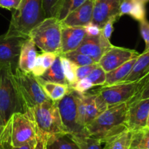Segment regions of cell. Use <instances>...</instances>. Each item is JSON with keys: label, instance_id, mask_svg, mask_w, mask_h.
<instances>
[{"label": "cell", "instance_id": "cell-1", "mask_svg": "<svg viewBox=\"0 0 149 149\" xmlns=\"http://www.w3.org/2000/svg\"><path fill=\"white\" fill-rule=\"evenodd\" d=\"M127 103L108 106L90 124L86 126L88 136L105 143L112 137L128 130L126 124Z\"/></svg>", "mask_w": 149, "mask_h": 149}, {"label": "cell", "instance_id": "cell-2", "mask_svg": "<svg viewBox=\"0 0 149 149\" xmlns=\"http://www.w3.org/2000/svg\"><path fill=\"white\" fill-rule=\"evenodd\" d=\"M35 125L36 131L48 139V146L57 137L67 135L56 102H44L27 111Z\"/></svg>", "mask_w": 149, "mask_h": 149}, {"label": "cell", "instance_id": "cell-3", "mask_svg": "<svg viewBox=\"0 0 149 149\" xmlns=\"http://www.w3.org/2000/svg\"><path fill=\"white\" fill-rule=\"evenodd\" d=\"M46 18L42 0H21L12 13L6 36L29 37L30 31Z\"/></svg>", "mask_w": 149, "mask_h": 149}, {"label": "cell", "instance_id": "cell-4", "mask_svg": "<svg viewBox=\"0 0 149 149\" xmlns=\"http://www.w3.org/2000/svg\"><path fill=\"white\" fill-rule=\"evenodd\" d=\"M15 113H24L10 66L0 67V119L6 125Z\"/></svg>", "mask_w": 149, "mask_h": 149}, {"label": "cell", "instance_id": "cell-5", "mask_svg": "<svg viewBox=\"0 0 149 149\" xmlns=\"http://www.w3.org/2000/svg\"><path fill=\"white\" fill-rule=\"evenodd\" d=\"M29 37L43 53H58L61 46V24L57 18H46L34 27Z\"/></svg>", "mask_w": 149, "mask_h": 149}, {"label": "cell", "instance_id": "cell-6", "mask_svg": "<svg viewBox=\"0 0 149 149\" xmlns=\"http://www.w3.org/2000/svg\"><path fill=\"white\" fill-rule=\"evenodd\" d=\"M14 79L24 113L44 102L51 100L31 72H24L17 67L14 71Z\"/></svg>", "mask_w": 149, "mask_h": 149}, {"label": "cell", "instance_id": "cell-7", "mask_svg": "<svg viewBox=\"0 0 149 149\" xmlns=\"http://www.w3.org/2000/svg\"><path fill=\"white\" fill-rule=\"evenodd\" d=\"M80 93L72 89L59 101L56 102L61 121L67 130V135L86 136V130L81 127L78 119V100Z\"/></svg>", "mask_w": 149, "mask_h": 149}, {"label": "cell", "instance_id": "cell-8", "mask_svg": "<svg viewBox=\"0 0 149 149\" xmlns=\"http://www.w3.org/2000/svg\"><path fill=\"white\" fill-rule=\"evenodd\" d=\"M8 121L12 147H19L36 140L35 125L28 112L15 113Z\"/></svg>", "mask_w": 149, "mask_h": 149}, {"label": "cell", "instance_id": "cell-9", "mask_svg": "<svg viewBox=\"0 0 149 149\" xmlns=\"http://www.w3.org/2000/svg\"><path fill=\"white\" fill-rule=\"evenodd\" d=\"M108 105L98 92L81 94L78 100V119L81 127L86 126L107 110Z\"/></svg>", "mask_w": 149, "mask_h": 149}, {"label": "cell", "instance_id": "cell-10", "mask_svg": "<svg viewBox=\"0 0 149 149\" xmlns=\"http://www.w3.org/2000/svg\"><path fill=\"white\" fill-rule=\"evenodd\" d=\"M28 37L0 35V67L10 66L15 71L18 67L20 53L24 41Z\"/></svg>", "mask_w": 149, "mask_h": 149}, {"label": "cell", "instance_id": "cell-11", "mask_svg": "<svg viewBox=\"0 0 149 149\" xmlns=\"http://www.w3.org/2000/svg\"><path fill=\"white\" fill-rule=\"evenodd\" d=\"M126 124L128 130L137 131L147 127L149 115V97L127 103Z\"/></svg>", "mask_w": 149, "mask_h": 149}, {"label": "cell", "instance_id": "cell-12", "mask_svg": "<svg viewBox=\"0 0 149 149\" xmlns=\"http://www.w3.org/2000/svg\"><path fill=\"white\" fill-rule=\"evenodd\" d=\"M139 55V53L134 50L112 45L104 53L98 64L106 72H108Z\"/></svg>", "mask_w": 149, "mask_h": 149}, {"label": "cell", "instance_id": "cell-13", "mask_svg": "<svg viewBox=\"0 0 149 149\" xmlns=\"http://www.w3.org/2000/svg\"><path fill=\"white\" fill-rule=\"evenodd\" d=\"M110 40L102 34L96 37L87 36L79 47L74 51L91 57L96 63H98L104 53L112 46Z\"/></svg>", "mask_w": 149, "mask_h": 149}, {"label": "cell", "instance_id": "cell-14", "mask_svg": "<svg viewBox=\"0 0 149 149\" xmlns=\"http://www.w3.org/2000/svg\"><path fill=\"white\" fill-rule=\"evenodd\" d=\"M122 0H95L93 10L92 23L102 29L109 19H119V7Z\"/></svg>", "mask_w": 149, "mask_h": 149}, {"label": "cell", "instance_id": "cell-15", "mask_svg": "<svg viewBox=\"0 0 149 149\" xmlns=\"http://www.w3.org/2000/svg\"><path fill=\"white\" fill-rule=\"evenodd\" d=\"M86 32L82 26H61V46L60 54L75 51L81 45Z\"/></svg>", "mask_w": 149, "mask_h": 149}, {"label": "cell", "instance_id": "cell-16", "mask_svg": "<svg viewBox=\"0 0 149 149\" xmlns=\"http://www.w3.org/2000/svg\"><path fill=\"white\" fill-rule=\"evenodd\" d=\"M94 2L95 0H87L81 7L70 13L67 17L61 21V26L84 27L92 22Z\"/></svg>", "mask_w": 149, "mask_h": 149}, {"label": "cell", "instance_id": "cell-17", "mask_svg": "<svg viewBox=\"0 0 149 149\" xmlns=\"http://www.w3.org/2000/svg\"><path fill=\"white\" fill-rule=\"evenodd\" d=\"M36 45L32 40L28 37L23 43L20 53L18 68L24 72H31L35 64L37 57Z\"/></svg>", "mask_w": 149, "mask_h": 149}, {"label": "cell", "instance_id": "cell-18", "mask_svg": "<svg viewBox=\"0 0 149 149\" xmlns=\"http://www.w3.org/2000/svg\"><path fill=\"white\" fill-rule=\"evenodd\" d=\"M40 84L42 90L49 100L53 102H58L64 98L70 91L71 88L69 85L56 84V83L46 81L39 77H36Z\"/></svg>", "mask_w": 149, "mask_h": 149}, {"label": "cell", "instance_id": "cell-19", "mask_svg": "<svg viewBox=\"0 0 149 149\" xmlns=\"http://www.w3.org/2000/svg\"><path fill=\"white\" fill-rule=\"evenodd\" d=\"M137 57L132 58L115 70L106 72V81L104 86H112L124 82L131 72Z\"/></svg>", "mask_w": 149, "mask_h": 149}, {"label": "cell", "instance_id": "cell-20", "mask_svg": "<svg viewBox=\"0 0 149 149\" xmlns=\"http://www.w3.org/2000/svg\"><path fill=\"white\" fill-rule=\"evenodd\" d=\"M149 71V48L145 50L144 52L140 54L136 60L135 64L133 66L131 72L124 82H133L144 75Z\"/></svg>", "mask_w": 149, "mask_h": 149}, {"label": "cell", "instance_id": "cell-21", "mask_svg": "<svg viewBox=\"0 0 149 149\" xmlns=\"http://www.w3.org/2000/svg\"><path fill=\"white\" fill-rule=\"evenodd\" d=\"M39 78H42V79L45 80L46 81H49V82L68 85L65 76H64V72H63L61 58H60V54L56 58L55 61L51 65V67H50L44 72L42 76L39 77Z\"/></svg>", "mask_w": 149, "mask_h": 149}, {"label": "cell", "instance_id": "cell-22", "mask_svg": "<svg viewBox=\"0 0 149 149\" xmlns=\"http://www.w3.org/2000/svg\"><path fill=\"white\" fill-rule=\"evenodd\" d=\"M132 138V131L127 130L107 140L103 149H130Z\"/></svg>", "mask_w": 149, "mask_h": 149}, {"label": "cell", "instance_id": "cell-23", "mask_svg": "<svg viewBox=\"0 0 149 149\" xmlns=\"http://www.w3.org/2000/svg\"><path fill=\"white\" fill-rule=\"evenodd\" d=\"M59 55L58 53H42L37 56L31 73L35 77H41L45 71L51 67L56 58Z\"/></svg>", "mask_w": 149, "mask_h": 149}, {"label": "cell", "instance_id": "cell-24", "mask_svg": "<svg viewBox=\"0 0 149 149\" xmlns=\"http://www.w3.org/2000/svg\"><path fill=\"white\" fill-rule=\"evenodd\" d=\"M130 149H149V127L132 132Z\"/></svg>", "mask_w": 149, "mask_h": 149}, {"label": "cell", "instance_id": "cell-25", "mask_svg": "<svg viewBox=\"0 0 149 149\" xmlns=\"http://www.w3.org/2000/svg\"><path fill=\"white\" fill-rule=\"evenodd\" d=\"M60 58H61V66L67 84L70 86H72L77 82L76 70L78 66L62 54H60Z\"/></svg>", "mask_w": 149, "mask_h": 149}, {"label": "cell", "instance_id": "cell-26", "mask_svg": "<svg viewBox=\"0 0 149 149\" xmlns=\"http://www.w3.org/2000/svg\"><path fill=\"white\" fill-rule=\"evenodd\" d=\"M86 1L87 0H61L58 15L56 17L57 19L61 21L70 13L81 7Z\"/></svg>", "mask_w": 149, "mask_h": 149}, {"label": "cell", "instance_id": "cell-27", "mask_svg": "<svg viewBox=\"0 0 149 149\" xmlns=\"http://www.w3.org/2000/svg\"><path fill=\"white\" fill-rule=\"evenodd\" d=\"M69 137L75 143L80 149H103L100 140L91 136L69 135Z\"/></svg>", "mask_w": 149, "mask_h": 149}, {"label": "cell", "instance_id": "cell-28", "mask_svg": "<svg viewBox=\"0 0 149 149\" xmlns=\"http://www.w3.org/2000/svg\"><path fill=\"white\" fill-rule=\"evenodd\" d=\"M51 149H80L69 135H63L57 137L48 146Z\"/></svg>", "mask_w": 149, "mask_h": 149}, {"label": "cell", "instance_id": "cell-29", "mask_svg": "<svg viewBox=\"0 0 149 149\" xmlns=\"http://www.w3.org/2000/svg\"><path fill=\"white\" fill-rule=\"evenodd\" d=\"M62 55H64L69 60L74 63L78 67L90 65V64H94L96 63L94 60L92 59L91 57L88 56L86 55H84V54H80V53H78L74 51L62 54Z\"/></svg>", "mask_w": 149, "mask_h": 149}, {"label": "cell", "instance_id": "cell-30", "mask_svg": "<svg viewBox=\"0 0 149 149\" xmlns=\"http://www.w3.org/2000/svg\"><path fill=\"white\" fill-rule=\"evenodd\" d=\"M86 78L94 86H102L106 81V72L99 64Z\"/></svg>", "mask_w": 149, "mask_h": 149}, {"label": "cell", "instance_id": "cell-31", "mask_svg": "<svg viewBox=\"0 0 149 149\" xmlns=\"http://www.w3.org/2000/svg\"><path fill=\"white\" fill-rule=\"evenodd\" d=\"M61 0H42V7L46 18L55 17L58 15Z\"/></svg>", "mask_w": 149, "mask_h": 149}, {"label": "cell", "instance_id": "cell-32", "mask_svg": "<svg viewBox=\"0 0 149 149\" xmlns=\"http://www.w3.org/2000/svg\"><path fill=\"white\" fill-rule=\"evenodd\" d=\"M130 15L139 22H141L146 19L145 4L142 3L138 0H136L135 3L130 12Z\"/></svg>", "mask_w": 149, "mask_h": 149}, {"label": "cell", "instance_id": "cell-33", "mask_svg": "<svg viewBox=\"0 0 149 149\" xmlns=\"http://www.w3.org/2000/svg\"><path fill=\"white\" fill-rule=\"evenodd\" d=\"M70 87L72 89L78 91L81 94H84V93L87 92L88 90L92 88L93 87H94V86L91 84V82L88 78H84L80 81H78L74 85Z\"/></svg>", "mask_w": 149, "mask_h": 149}, {"label": "cell", "instance_id": "cell-34", "mask_svg": "<svg viewBox=\"0 0 149 149\" xmlns=\"http://www.w3.org/2000/svg\"><path fill=\"white\" fill-rule=\"evenodd\" d=\"M99 65L98 63H95L94 64H90V65L81 66V67H77L76 70V78L77 81L83 79L84 78H86L88 74Z\"/></svg>", "mask_w": 149, "mask_h": 149}, {"label": "cell", "instance_id": "cell-35", "mask_svg": "<svg viewBox=\"0 0 149 149\" xmlns=\"http://www.w3.org/2000/svg\"><path fill=\"white\" fill-rule=\"evenodd\" d=\"M140 29L142 37L146 43L145 50H147L149 48V22L147 19L140 22Z\"/></svg>", "mask_w": 149, "mask_h": 149}, {"label": "cell", "instance_id": "cell-36", "mask_svg": "<svg viewBox=\"0 0 149 149\" xmlns=\"http://www.w3.org/2000/svg\"><path fill=\"white\" fill-rule=\"evenodd\" d=\"M136 0H122L119 7L118 15L121 18L124 15H130Z\"/></svg>", "mask_w": 149, "mask_h": 149}, {"label": "cell", "instance_id": "cell-37", "mask_svg": "<svg viewBox=\"0 0 149 149\" xmlns=\"http://www.w3.org/2000/svg\"><path fill=\"white\" fill-rule=\"evenodd\" d=\"M117 21H118V19L116 18H110L105 23L104 26L102 29V34L108 40H110V38H111L112 33L113 31L114 23L116 22Z\"/></svg>", "mask_w": 149, "mask_h": 149}, {"label": "cell", "instance_id": "cell-38", "mask_svg": "<svg viewBox=\"0 0 149 149\" xmlns=\"http://www.w3.org/2000/svg\"><path fill=\"white\" fill-rule=\"evenodd\" d=\"M87 36L90 37H96L102 34V29L96 24H93L92 22L89 23L86 26H84Z\"/></svg>", "mask_w": 149, "mask_h": 149}, {"label": "cell", "instance_id": "cell-39", "mask_svg": "<svg viewBox=\"0 0 149 149\" xmlns=\"http://www.w3.org/2000/svg\"><path fill=\"white\" fill-rule=\"evenodd\" d=\"M34 149H48V139L41 133L37 132L36 136V143Z\"/></svg>", "mask_w": 149, "mask_h": 149}, {"label": "cell", "instance_id": "cell-40", "mask_svg": "<svg viewBox=\"0 0 149 149\" xmlns=\"http://www.w3.org/2000/svg\"><path fill=\"white\" fill-rule=\"evenodd\" d=\"M20 2L21 0H0V8L13 10L18 8Z\"/></svg>", "mask_w": 149, "mask_h": 149}, {"label": "cell", "instance_id": "cell-41", "mask_svg": "<svg viewBox=\"0 0 149 149\" xmlns=\"http://www.w3.org/2000/svg\"><path fill=\"white\" fill-rule=\"evenodd\" d=\"M8 124H9V128H8V133H7L3 141L0 144L1 149H12V146L10 143V127L9 121H8Z\"/></svg>", "mask_w": 149, "mask_h": 149}, {"label": "cell", "instance_id": "cell-42", "mask_svg": "<svg viewBox=\"0 0 149 149\" xmlns=\"http://www.w3.org/2000/svg\"><path fill=\"white\" fill-rule=\"evenodd\" d=\"M8 128H9V124L8 122L7 123L6 125L2 123V120L0 119V144L2 143L3 140L5 139V136H6L7 133H8Z\"/></svg>", "mask_w": 149, "mask_h": 149}, {"label": "cell", "instance_id": "cell-43", "mask_svg": "<svg viewBox=\"0 0 149 149\" xmlns=\"http://www.w3.org/2000/svg\"><path fill=\"white\" fill-rule=\"evenodd\" d=\"M36 140L34 141H31L30 143H26L24 146H19V147H12V149H34Z\"/></svg>", "mask_w": 149, "mask_h": 149}, {"label": "cell", "instance_id": "cell-44", "mask_svg": "<svg viewBox=\"0 0 149 149\" xmlns=\"http://www.w3.org/2000/svg\"><path fill=\"white\" fill-rule=\"evenodd\" d=\"M148 97H149V84H148L147 86H146V88H145V90L143 91V93L141 94V95H140V99L148 98ZM140 99H139V100H140Z\"/></svg>", "mask_w": 149, "mask_h": 149}, {"label": "cell", "instance_id": "cell-45", "mask_svg": "<svg viewBox=\"0 0 149 149\" xmlns=\"http://www.w3.org/2000/svg\"><path fill=\"white\" fill-rule=\"evenodd\" d=\"M138 1H140V2H141L142 3H143V4H146V3H147V2H149V0H138Z\"/></svg>", "mask_w": 149, "mask_h": 149}, {"label": "cell", "instance_id": "cell-46", "mask_svg": "<svg viewBox=\"0 0 149 149\" xmlns=\"http://www.w3.org/2000/svg\"><path fill=\"white\" fill-rule=\"evenodd\" d=\"M147 127H149V115H148V121H147Z\"/></svg>", "mask_w": 149, "mask_h": 149}, {"label": "cell", "instance_id": "cell-47", "mask_svg": "<svg viewBox=\"0 0 149 149\" xmlns=\"http://www.w3.org/2000/svg\"><path fill=\"white\" fill-rule=\"evenodd\" d=\"M0 149H1V146H0Z\"/></svg>", "mask_w": 149, "mask_h": 149}]
</instances>
